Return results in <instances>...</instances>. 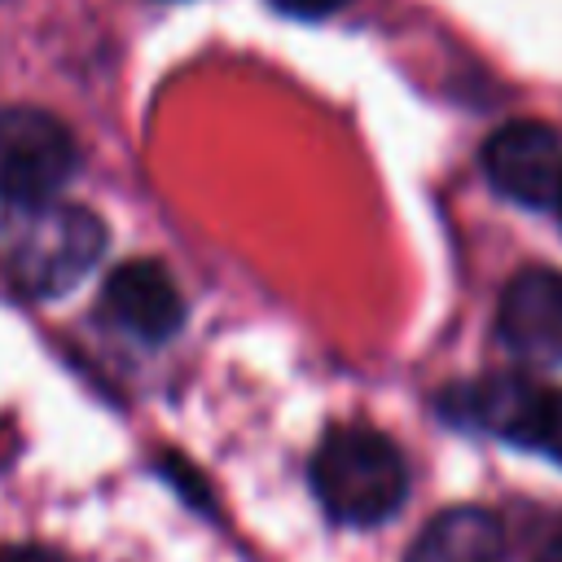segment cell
Returning a JSON list of instances; mask_svg holds the SVG:
<instances>
[{
	"label": "cell",
	"mask_w": 562,
	"mask_h": 562,
	"mask_svg": "<svg viewBox=\"0 0 562 562\" xmlns=\"http://www.w3.org/2000/svg\"><path fill=\"white\" fill-rule=\"evenodd\" d=\"M277 13H285V18H299V22H321V18H329V13H338V9H347L351 0H268Z\"/></svg>",
	"instance_id": "obj_10"
},
{
	"label": "cell",
	"mask_w": 562,
	"mask_h": 562,
	"mask_svg": "<svg viewBox=\"0 0 562 562\" xmlns=\"http://www.w3.org/2000/svg\"><path fill=\"white\" fill-rule=\"evenodd\" d=\"M404 562H505V527L483 505H452L417 531Z\"/></svg>",
	"instance_id": "obj_8"
},
{
	"label": "cell",
	"mask_w": 562,
	"mask_h": 562,
	"mask_svg": "<svg viewBox=\"0 0 562 562\" xmlns=\"http://www.w3.org/2000/svg\"><path fill=\"white\" fill-rule=\"evenodd\" d=\"M536 562H562V536H553V540L544 544V553H540Z\"/></svg>",
	"instance_id": "obj_12"
},
{
	"label": "cell",
	"mask_w": 562,
	"mask_h": 562,
	"mask_svg": "<svg viewBox=\"0 0 562 562\" xmlns=\"http://www.w3.org/2000/svg\"><path fill=\"white\" fill-rule=\"evenodd\" d=\"M553 211H558V220H562V198H558V206H553Z\"/></svg>",
	"instance_id": "obj_13"
},
{
	"label": "cell",
	"mask_w": 562,
	"mask_h": 562,
	"mask_svg": "<svg viewBox=\"0 0 562 562\" xmlns=\"http://www.w3.org/2000/svg\"><path fill=\"white\" fill-rule=\"evenodd\" d=\"M105 250V220L79 202H26L9 206L0 224V259L9 281L31 299H57L75 290Z\"/></svg>",
	"instance_id": "obj_1"
},
{
	"label": "cell",
	"mask_w": 562,
	"mask_h": 562,
	"mask_svg": "<svg viewBox=\"0 0 562 562\" xmlns=\"http://www.w3.org/2000/svg\"><path fill=\"white\" fill-rule=\"evenodd\" d=\"M321 509L342 527H378L408 496V465L391 435L373 426L329 430L307 465Z\"/></svg>",
	"instance_id": "obj_2"
},
{
	"label": "cell",
	"mask_w": 562,
	"mask_h": 562,
	"mask_svg": "<svg viewBox=\"0 0 562 562\" xmlns=\"http://www.w3.org/2000/svg\"><path fill=\"white\" fill-rule=\"evenodd\" d=\"M79 145L61 119L35 105L0 110V202L26 206L57 198V189L75 176Z\"/></svg>",
	"instance_id": "obj_3"
},
{
	"label": "cell",
	"mask_w": 562,
	"mask_h": 562,
	"mask_svg": "<svg viewBox=\"0 0 562 562\" xmlns=\"http://www.w3.org/2000/svg\"><path fill=\"white\" fill-rule=\"evenodd\" d=\"M101 312L136 342H167L184 325V294L158 259H127L105 277Z\"/></svg>",
	"instance_id": "obj_5"
},
{
	"label": "cell",
	"mask_w": 562,
	"mask_h": 562,
	"mask_svg": "<svg viewBox=\"0 0 562 562\" xmlns=\"http://www.w3.org/2000/svg\"><path fill=\"white\" fill-rule=\"evenodd\" d=\"M540 400H544V386H536L527 378H514V373H487V378L448 386L439 408L452 426H470V430L496 435L505 443L531 448Z\"/></svg>",
	"instance_id": "obj_7"
},
{
	"label": "cell",
	"mask_w": 562,
	"mask_h": 562,
	"mask_svg": "<svg viewBox=\"0 0 562 562\" xmlns=\"http://www.w3.org/2000/svg\"><path fill=\"white\" fill-rule=\"evenodd\" d=\"M0 562H70L48 544H0Z\"/></svg>",
	"instance_id": "obj_11"
},
{
	"label": "cell",
	"mask_w": 562,
	"mask_h": 562,
	"mask_svg": "<svg viewBox=\"0 0 562 562\" xmlns=\"http://www.w3.org/2000/svg\"><path fill=\"white\" fill-rule=\"evenodd\" d=\"M496 334L522 360L562 364V272L522 268L509 277L496 307Z\"/></svg>",
	"instance_id": "obj_6"
},
{
	"label": "cell",
	"mask_w": 562,
	"mask_h": 562,
	"mask_svg": "<svg viewBox=\"0 0 562 562\" xmlns=\"http://www.w3.org/2000/svg\"><path fill=\"white\" fill-rule=\"evenodd\" d=\"M531 452H544L549 461H558V465H562V391H549V386H544Z\"/></svg>",
	"instance_id": "obj_9"
},
{
	"label": "cell",
	"mask_w": 562,
	"mask_h": 562,
	"mask_svg": "<svg viewBox=\"0 0 562 562\" xmlns=\"http://www.w3.org/2000/svg\"><path fill=\"white\" fill-rule=\"evenodd\" d=\"M483 176L487 184L531 211L558 206L562 198V136L536 119H518L496 127L483 140Z\"/></svg>",
	"instance_id": "obj_4"
}]
</instances>
